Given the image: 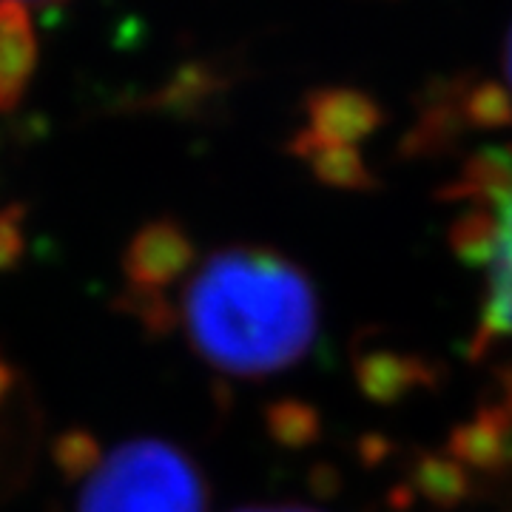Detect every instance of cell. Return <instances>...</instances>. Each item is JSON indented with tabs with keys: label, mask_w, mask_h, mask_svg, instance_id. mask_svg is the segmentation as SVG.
Segmentation results:
<instances>
[{
	"label": "cell",
	"mask_w": 512,
	"mask_h": 512,
	"mask_svg": "<svg viewBox=\"0 0 512 512\" xmlns=\"http://www.w3.org/2000/svg\"><path fill=\"white\" fill-rule=\"evenodd\" d=\"M174 319L194 353L217 373L262 379L311 353L319 336V296L285 254L265 245H231L194 265Z\"/></svg>",
	"instance_id": "1"
},
{
	"label": "cell",
	"mask_w": 512,
	"mask_h": 512,
	"mask_svg": "<svg viewBox=\"0 0 512 512\" xmlns=\"http://www.w3.org/2000/svg\"><path fill=\"white\" fill-rule=\"evenodd\" d=\"M453 242L481 271L478 348L512 342V160L484 154L458 185Z\"/></svg>",
	"instance_id": "2"
},
{
	"label": "cell",
	"mask_w": 512,
	"mask_h": 512,
	"mask_svg": "<svg viewBox=\"0 0 512 512\" xmlns=\"http://www.w3.org/2000/svg\"><path fill=\"white\" fill-rule=\"evenodd\" d=\"M77 512H208V487L177 444L134 439L94 467Z\"/></svg>",
	"instance_id": "3"
},
{
	"label": "cell",
	"mask_w": 512,
	"mask_h": 512,
	"mask_svg": "<svg viewBox=\"0 0 512 512\" xmlns=\"http://www.w3.org/2000/svg\"><path fill=\"white\" fill-rule=\"evenodd\" d=\"M194 242L174 220H154L143 225L123 256L128 279V305L151 330H163L174 322L165 302V288L183 279L197 262Z\"/></svg>",
	"instance_id": "4"
},
{
	"label": "cell",
	"mask_w": 512,
	"mask_h": 512,
	"mask_svg": "<svg viewBox=\"0 0 512 512\" xmlns=\"http://www.w3.org/2000/svg\"><path fill=\"white\" fill-rule=\"evenodd\" d=\"M37 69V37L23 0H0V111L18 109Z\"/></svg>",
	"instance_id": "5"
},
{
	"label": "cell",
	"mask_w": 512,
	"mask_h": 512,
	"mask_svg": "<svg viewBox=\"0 0 512 512\" xmlns=\"http://www.w3.org/2000/svg\"><path fill=\"white\" fill-rule=\"evenodd\" d=\"M55 458L60 473L66 478H89L94 473V467L103 461L100 444L94 436H89L86 430H69L55 441Z\"/></svg>",
	"instance_id": "6"
},
{
	"label": "cell",
	"mask_w": 512,
	"mask_h": 512,
	"mask_svg": "<svg viewBox=\"0 0 512 512\" xmlns=\"http://www.w3.org/2000/svg\"><path fill=\"white\" fill-rule=\"evenodd\" d=\"M23 205H9L0 211V271H12L26 251V234H23Z\"/></svg>",
	"instance_id": "7"
},
{
	"label": "cell",
	"mask_w": 512,
	"mask_h": 512,
	"mask_svg": "<svg viewBox=\"0 0 512 512\" xmlns=\"http://www.w3.org/2000/svg\"><path fill=\"white\" fill-rule=\"evenodd\" d=\"M237 512H319L311 507H302V504H262V507H245Z\"/></svg>",
	"instance_id": "8"
},
{
	"label": "cell",
	"mask_w": 512,
	"mask_h": 512,
	"mask_svg": "<svg viewBox=\"0 0 512 512\" xmlns=\"http://www.w3.org/2000/svg\"><path fill=\"white\" fill-rule=\"evenodd\" d=\"M12 387H15V373H12V367L0 359V404L6 402V396L12 393Z\"/></svg>",
	"instance_id": "9"
},
{
	"label": "cell",
	"mask_w": 512,
	"mask_h": 512,
	"mask_svg": "<svg viewBox=\"0 0 512 512\" xmlns=\"http://www.w3.org/2000/svg\"><path fill=\"white\" fill-rule=\"evenodd\" d=\"M504 74H507V86L512 94V29L507 35V46H504Z\"/></svg>",
	"instance_id": "10"
},
{
	"label": "cell",
	"mask_w": 512,
	"mask_h": 512,
	"mask_svg": "<svg viewBox=\"0 0 512 512\" xmlns=\"http://www.w3.org/2000/svg\"><path fill=\"white\" fill-rule=\"evenodd\" d=\"M35 3H60V0H35Z\"/></svg>",
	"instance_id": "11"
}]
</instances>
